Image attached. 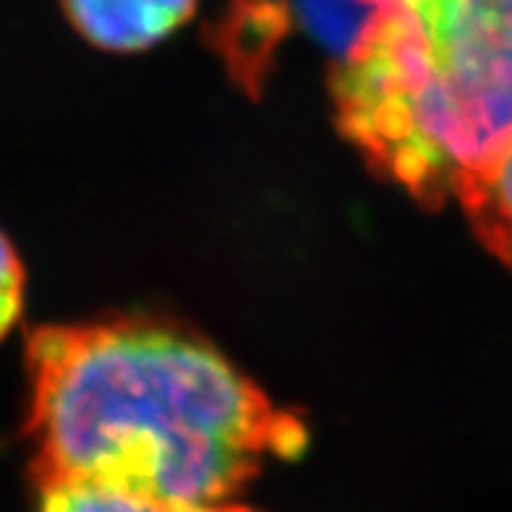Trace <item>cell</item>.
<instances>
[{
	"instance_id": "obj_1",
	"label": "cell",
	"mask_w": 512,
	"mask_h": 512,
	"mask_svg": "<svg viewBox=\"0 0 512 512\" xmlns=\"http://www.w3.org/2000/svg\"><path fill=\"white\" fill-rule=\"evenodd\" d=\"M32 476L228 502L306 429L202 337L149 319L37 327L27 343Z\"/></svg>"
},
{
	"instance_id": "obj_2",
	"label": "cell",
	"mask_w": 512,
	"mask_h": 512,
	"mask_svg": "<svg viewBox=\"0 0 512 512\" xmlns=\"http://www.w3.org/2000/svg\"><path fill=\"white\" fill-rule=\"evenodd\" d=\"M337 123L426 204L473 183L512 144V0H398L343 55Z\"/></svg>"
},
{
	"instance_id": "obj_3",
	"label": "cell",
	"mask_w": 512,
	"mask_h": 512,
	"mask_svg": "<svg viewBox=\"0 0 512 512\" xmlns=\"http://www.w3.org/2000/svg\"><path fill=\"white\" fill-rule=\"evenodd\" d=\"M68 21L105 50H147L194 16L196 0H63Z\"/></svg>"
},
{
	"instance_id": "obj_4",
	"label": "cell",
	"mask_w": 512,
	"mask_h": 512,
	"mask_svg": "<svg viewBox=\"0 0 512 512\" xmlns=\"http://www.w3.org/2000/svg\"><path fill=\"white\" fill-rule=\"evenodd\" d=\"M458 199L486 249L512 267V144Z\"/></svg>"
},
{
	"instance_id": "obj_5",
	"label": "cell",
	"mask_w": 512,
	"mask_h": 512,
	"mask_svg": "<svg viewBox=\"0 0 512 512\" xmlns=\"http://www.w3.org/2000/svg\"><path fill=\"white\" fill-rule=\"evenodd\" d=\"M37 512H256L233 502H173V499L142 497L97 484H50L40 486Z\"/></svg>"
},
{
	"instance_id": "obj_6",
	"label": "cell",
	"mask_w": 512,
	"mask_h": 512,
	"mask_svg": "<svg viewBox=\"0 0 512 512\" xmlns=\"http://www.w3.org/2000/svg\"><path fill=\"white\" fill-rule=\"evenodd\" d=\"M24 309V267L3 233H0V337H6Z\"/></svg>"
}]
</instances>
